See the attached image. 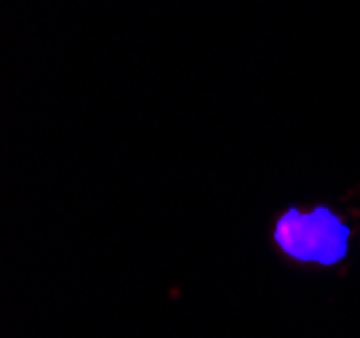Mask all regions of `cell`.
<instances>
[{"label": "cell", "mask_w": 360, "mask_h": 338, "mask_svg": "<svg viewBox=\"0 0 360 338\" xmlns=\"http://www.w3.org/2000/svg\"><path fill=\"white\" fill-rule=\"evenodd\" d=\"M352 226L328 204L288 207L271 223V247L301 268H336L349 255Z\"/></svg>", "instance_id": "obj_1"}]
</instances>
